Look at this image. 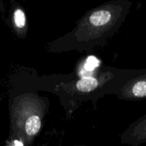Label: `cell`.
Segmentation results:
<instances>
[{"mask_svg": "<svg viewBox=\"0 0 146 146\" xmlns=\"http://www.w3.org/2000/svg\"><path fill=\"white\" fill-rule=\"evenodd\" d=\"M111 14L109 11L101 10L93 13L90 17V22L94 26H102L110 21Z\"/></svg>", "mask_w": 146, "mask_h": 146, "instance_id": "obj_1", "label": "cell"}, {"mask_svg": "<svg viewBox=\"0 0 146 146\" xmlns=\"http://www.w3.org/2000/svg\"><path fill=\"white\" fill-rule=\"evenodd\" d=\"M41 127V120L38 116L33 115L27 120L25 130L29 135H34L38 132Z\"/></svg>", "mask_w": 146, "mask_h": 146, "instance_id": "obj_3", "label": "cell"}, {"mask_svg": "<svg viewBox=\"0 0 146 146\" xmlns=\"http://www.w3.org/2000/svg\"><path fill=\"white\" fill-rule=\"evenodd\" d=\"M98 64H99V61H98L97 58L94 56H90L87 59L85 68L87 70H93L94 68L98 66Z\"/></svg>", "mask_w": 146, "mask_h": 146, "instance_id": "obj_5", "label": "cell"}, {"mask_svg": "<svg viewBox=\"0 0 146 146\" xmlns=\"http://www.w3.org/2000/svg\"><path fill=\"white\" fill-rule=\"evenodd\" d=\"M144 126H145V128H144L143 131V134L141 135V137H140V140H141V141H142V142H146V119H145V123H144Z\"/></svg>", "mask_w": 146, "mask_h": 146, "instance_id": "obj_6", "label": "cell"}, {"mask_svg": "<svg viewBox=\"0 0 146 146\" xmlns=\"http://www.w3.org/2000/svg\"><path fill=\"white\" fill-rule=\"evenodd\" d=\"M14 22L19 28H22L26 23V17L22 10L17 9L14 12Z\"/></svg>", "mask_w": 146, "mask_h": 146, "instance_id": "obj_4", "label": "cell"}, {"mask_svg": "<svg viewBox=\"0 0 146 146\" xmlns=\"http://www.w3.org/2000/svg\"><path fill=\"white\" fill-rule=\"evenodd\" d=\"M98 81L92 77L84 78L78 81L76 84V88L82 92H90L98 86Z\"/></svg>", "mask_w": 146, "mask_h": 146, "instance_id": "obj_2", "label": "cell"}]
</instances>
